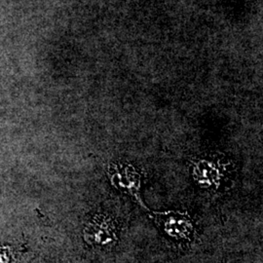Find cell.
I'll list each match as a JSON object with an SVG mask.
<instances>
[{"instance_id":"obj_1","label":"cell","mask_w":263,"mask_h":263,"mask_svg":"<svg viewBox=\"0 0 263 263\" xmlns=\"http://www.w3.org/2000/svg\"><path fill=\"white\" fill-rule=\"evenodd\" d=\"M108 177L114 187L134 198L143 208L141 200V173L129 163H112L108 167Z\"/></svg>"},{"instance_id":"obj_2","label":"cell","mask_w":263,"mask_h":263,"mask_svg":"<svg viewBox=\"0 0 263 263\" xmlns=\"http://www.w3.org/2000/svg\"><path fill=\"white\" fill-rule=\"evenodd\" d=\"M152 217L165 233L174 239L185 240L194 233V226L187 213L178 211L154 212Z\"/></svg>"},{"instance_id":"obj_3","label":"cell","mask_w":263,"mask_h":263,"mask_svg":"<svg viewBox=\"0 0 263 263\" xmlns=\"http://www.w3.org/2000/svg\"><path fill=\"white\" fill-rule=\"evenodd\" d=\"M116 231L115 222L110 216L98 215L86 226L85 240L90 244L110 245L116 239Z\"/></svg>"},{"instance_id":"obj_4","label":"cell","mask_w":263,"mask_h":263,"mask_svg":"<svg viewBox=\"0 0 263 263\" xmlns=\"http://www.w3.org/2000/svg\"><path fill=\"white\" fill-rule=\"evenodd\" d=\"M193 179L200 186L216 189L223 177V170L218 162L214 160L199 159L192 167Z\"/></svg>"}]
</instances>
